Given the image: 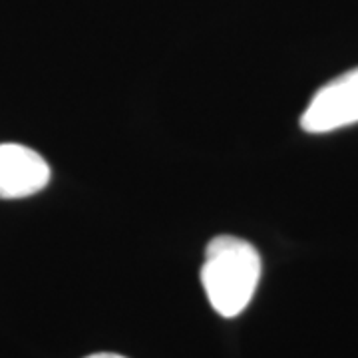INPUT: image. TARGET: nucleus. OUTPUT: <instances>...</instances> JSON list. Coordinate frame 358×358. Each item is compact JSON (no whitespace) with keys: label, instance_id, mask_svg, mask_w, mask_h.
Segmentation results:
<instances>
[{"label":"nucleus","instance_id":"3","mask_svg":"<svg viewBox=\"0 0 358 358\" xmlns=\"http://www.w3.org/2000/svg\"><path fill=\"white\" fill-rule=\"evenodd\" d=\"M50 181L46 159L22 143H0V199H22Z\"/></svg>","mask_w":358,"mask_h":358},{"label":"nucleus","instance_id":"4","mask_svg":"<svg viewBox=\"0 0 358 358\" xmlns=\"http://www.w3.org/2000/svg\"><path fill=\"white\" fill-rule=\"evenodd\" d=\"M86 358H126V357H120V355H112V352H98V355H90Z\"/></svg>","mask_w":358,"mask_h":358},{"label":"nucleus","instance_id":"2","mask_svg":"<svg viewBox=\"0 0 358 358\" xmlns=\"http://www.w3.org/2000/svg\"><path fill=\"white\" fill-rule=\"evenodd\" d=\"M352 124H358V68L327 82L301 115V128L308 134H327Z\"/></svg>","mask_w":358,"mask_h":358},{"label":"nucleus","instance_id":"1","mask_svg":"<svg viewBox=\"0 0 358 358\" xmlns=\"http://www.w3.org/2000/svg\"><path fill=\"white\" fill-rule=\"evenodd\" d=\"M261 279V255L235 235H219L205 249L201 285L213 310L233 319L249 307Z\"/></svg>","mask_w":358,"mask_h":358}]
</instances>
